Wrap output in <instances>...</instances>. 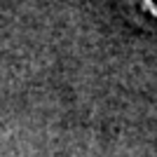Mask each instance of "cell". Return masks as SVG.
<instances>
[{
    "mask_svg": "<svg viewBox=\"0 0 157 157\" xmlns=\"http://www.w3.org/2000/svg\"><path fill=\"white\" fill-rule=\"evenodd\" d=\"M138 5H141V12L148 19L157 21V0H138Z\"/></svg>",
    "mask_w": 157,
    "mask_h": 157,
    "instance_id": "cell-1",
    "label": "cell"
}]
</instances>
